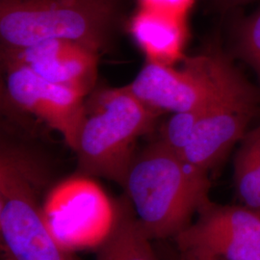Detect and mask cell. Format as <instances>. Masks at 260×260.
Returning <instances> with one entry per match:
<instances>
[{"instance_id":"obj_17","label":"cell","mask_w":260,"mask_h":260,"mask_svg":"<svg viewBox=\"0 0 260 260\" xmlns=\"http://www.w3.org/2000/svg\"><path fill=\"white\" fill-rule=\"evenodd\" d=\"M221 5L225 6V7H233V6H237L240 4H245L251 0H217Z\"/></svg>"},{"instance_id":"obj_2","label":"cell","mask_w":260,"mask_h":260,"mask_svg":"<svg viewBox=\"0 0 260 260\" xmlns=\"http://www.w3.org/2000/svg\"><path fill=\"white\" fill-rule=\"evenodd\" d=\"M159 113L126 86L95 93L85 104L75 150L79 168L123 185L135 156L134 145L152 127Z\"/></svg>"},{"instance_id":"obj_9","label":"cell","mask_w":260,"mask_h":260,"mask_svg":"<svg viewBox=\"0 0 260 260\" xmlns=\"http://www.w3.org/2000/svg\"><path fill=\"white\" fill-rule=\"evenodd\" d=\"M2 66H21L50 82L87 94L98 77V52L69 40H47L28 47L1 48Z\"/></svg>"},{"instance_id":"obj_11","label":"cell","mask_w":260,"mask_h":260,"mask_svg":"<svg viewBox=\"0 0 260 260\" xmlns=\"http://www.w3.org/2000/svg\"><path fill=\"white\" fill-rule=\"evenodd\" d=\"M96 260H156L150 238L144 231L128 199L115 207Z\"/></svg>"},{"instance_id":"obj_14","label":"cell","mask_w":260,"mask_h":260,"mask_svg":"<svg viewBox=\"0 0 260 260\" xmlns=\"http://www.w3.org/2000/svg\"><path fill=\"white\" fill-rule=\"evenodd\" d=\"M238 47L242 57L252 67L260 81V10L243 24Z\"/></svg>"},{"instance_id":"obj_18","label":"cell","mask_w":260,"mask_h":260,"mask_svg":"<svg viewBox=\"0 0 260 260\" xmlns=\"http://www.w3.org/2000/svg\"><path fill=\"white\" fill-rule=\"evenodd\" d=\"M6 260H7V259H6Z\"/></svg>"},{"instance_id":"obj_15","label":"cell","mask_w":260,"mask_h":260,"mask_svg":"<svg viewBox=\"0 0 260 260\" xmlns=\"http://www.w3.org/2000/svg\"><path fill=\"white\" fill-rule=\"evenodd\" d=\"M141 8L186 18L194 0H139Z\"/></svg>"},{"instance_id":"obj_10","label":"cell","mask_w":260,"mask_h":260,"mask_svg":"<svg viewBox=\"0 0 260 260\" xmlns=\"http://www.w3.org/2000/svg\"><path fill=\"white\" fill-rule=\"evenodd\" d=\"M186 18L141 8L130 30L148 62L173 66L183 58L187 38Z\"/></svg>"},{"instance_id":"obj_4","label":"cell","mask_w":260,"mask_h":260,"mask_svg":"<svg viewBox=\"0 0 260 260\" xmlns=\"http://www.w3.org/2000/svg\"><path fill=\"white\" fill-rule=\"evenodd\" d=\"M116 15V0H0L1 48L60 39L99 52Z\"/></svg>"},{"instance_id":"obj_16","label":"cell","mask_w":260,"mask_h":260,"mask_svg":"<svg viewBox=\"0 0 260 260\" xmlns=\"http://www.w3.org/2000/svg\"><path fill=\"white\" fill-rule=\"evenodd\" d=\"M177 260H219L207 255L199 254L191 251H180V255Z\"/></svg>"},{"instance_id":"obj_1","label":"cell","mask_w":260,"mask_h":260,"mask_svg":"<svg viewBox=\"0 0 260 260\" xmlns=\"http://www.w3.org/2000/svg\"><path fill=\"white\" fill-rule=\"evenodd\" d=\"M207 172L161 141L135 155L122 187L150 239L176 237L193 214L209 203Z\"/></svg>"},{"instance_id":"obj_7","label":"cell","mask_w":260,"mask_h":260,"mask_svg":"<svg viewBox=\"0 0 260 260\" xmlns=\"http://www.w3.org/2000/svg\"><path fill=\"white\" fill-rule=\"evenodd\" d=\"M197 222L177 234L180 251L219 260H260V213L248 206L204 205Z\"/></svg>"},{"instance_id":"obj_6","label":"cell","mask_w":260,"mask_h":260,"mask_svg":"<svg viewBox=\"0 0 260 260\" xmlns=\"http://www.w3.org/2000/svg\"><path fill=\"white\" fill-rule=\"evenodd\" d=\"M255 103L252 89L236 72L206 105L192 138L179 155L193 166L207 172L243 138Z\"/></svg>"},{"instance_id":"obj_5","label":"cell","mask_w":260,"mask_h":260,"mask_svg":"<svg viewBox=\"0 0 260 260\" xmlns=\"http://www.w3.org/2000/svg\"><path fill=\"white\" fill-rule=\"evenodd\" d=\"M235 73L226 58L207 52L187 58L180 70L148 62L126 87L159 112L188 111L210 103Z\"/></svg>"},{"instance_id":"obj_13","label":"cell","mask_w":260,"mask_h":260,"mask_svg":"<svg viewBox=\"0 0 260 260\" xmlns=\"http://www.w3.org/2000/svg\"><path fill=\"white\" fill-rule=\"evenodd\" d=\"M207 104L192 110L174 113L164 125L159 141L180 154L192 138Z\"/></svg>"},{"instance_id":"obj_12","label":"cell","mask_w":260,"mask_h":260,"mask_svg":"<svg viewBox=\"0 0 260 260\" xmlns=\"http://www.w3.org/2000/svg\"><path fill=\"white\" fill-rule=\"evenodd\" d=\"M234 182L244 205L260 213V124L244 137L237 151Z\"/></svg>"},{"instance_id":"obj_3","label":"cell","mask_w":260,"mask_h":260,"mask_svg":"<svg viewBox=\"0 0 260 260\" xmlns=\"http://www.w3.org/2000/svg\"><path fill=\"white\" fill-rule=\"evenodd\" d=\"M43 176L27 151L2 143L0 234L7 260H76L50 230L39 204Z\"/></svg>"},{"instance_id":"obj_8","label":"cell","mask_w":260,"mask_h":260,"mask_svg":"<svg viewBox=\"0 0 260 260\" xmlns=\"http://www.w3.org/2000/svg\"><path fill=\"white\" fill-rule=\"evenodd\" d=\"M6 93L20 109L59 132L75 150L85 115V93L50 82L21 66H3Z\"/></svg>"}]
</instances>
